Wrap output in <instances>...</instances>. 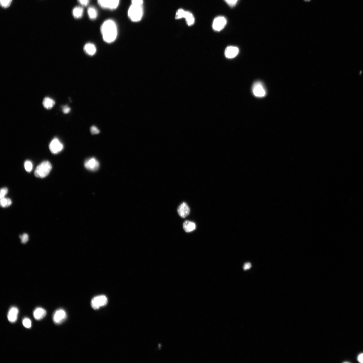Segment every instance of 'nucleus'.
I'll list each match as a JSON object with an SVG mask.
<instances>
[{"mask_svg": "<svg viewBox=\"0 0 363 363\" xmlns=\"http://www.w3.org/2000/svg\"><path fill=\"white\" fill-rule=\"evenodd\" d=\"M358 359L359 362L363 363V353H361L358 355Z\"/></svg>", "mask_w": 363, "mask_h": 363, "instance_id": "obj_34", "label": "nucleus"}, {"mask_svg": "<svg viewBox=\"0 0 363 363\" xmlns=\"http://www.w3.org/2000/svg\"><path fill=\"white\" fill-rule=\"evenodd\" d=\"M251 264L250 263H247L244 264L243 268L244 270H246L249 269L251 267Z\"/></svg>", "mask_w": 363, "mask_h": 363, "instance_id": "obj_33", "label": "nucleus"}, {"mask_svg": "<svg viewBox=\"0 0 363 363\" xmlns=\"http://www.w3.org/2000/svg\"><path fill=\"white\" fill-rule=\"evenodd\" d=\"M120 0H97L98 4L102 8L114 10L119 4Z\"/></svg>", "mask_w": 363, "mask_h": 363, "instance_id": "obj_4", "label": "nucleus"}, {"mask_svg": "<svg viewBox=\"0 0 363 363\" xmlns=\"http://www.w3.org/2000/svg\"><path fill=\"white\" fill-rule=\"evenodd\" d=\"M22 243L25 244L28 240V236L27 234H24L20 236Z\"/></svg>", "mask_w": 363, "mask_h": 363, "instance_id": "obj_30", "label": "nucleus"}, {"mask_svg": "<svg viewBox=\"0 0 363 363\" xmlns=\"http://www.w3.org/2000/svg\"><path fill=\"white\" fill-rule=\"evenodd\" d=\"M55 104V102L52 99L49 97H46L44 99L43 105L44 108L47 109H51Z\"/></svg>", "mask_w": 363, "mask_h": 363, "instance_id": "obj_18", "label": "nucleus"}, {"mask_svg": "<svg viewBox=\"0 0 363 363\" xmlns=\"http://www.w3.org/2000/svg\"><path fill=\"white\" fill-rule=\"evenodd\" d=\"M252 91L256 97H262L265 96L266 91L262 83L258 81L254 82L252 87Z\"/></svg>", "mask_w": 363, "mask_h": 363, "instance_id": "obj_6", "label": "nucleus"}, {"mask_svg": "<svg viewBox=\"0 0 363 363\" xmlns=\"http://www.w3.org/2000/svg\"><path fill=\"white\" fill-rule=\"evenodd\" d=\"M132 5L143 6V0H131Z\"/></svg>", "mask_w": 363, "mask_h": 363, "instance_id": "obj_28", "label": "nucleus"}, {"mask_svg": "<svg viewBox=\"0 0 363 363\" xmlns=\"http://www.w3.org/2000/svg\"><path fill=\"white\" fill-rule=\"evenodd\" d=\"M85 51L88 55L93 56L96 52V48L94 44L92 43H88L85 44L84 47Z\"/></svg>", "mask_w": 363, "mask_h": 363, "instance_id": "obj_15", "label": "nucleus"}, {"mask_svg": "<svg viewBox=\"0 0 363 363\" xmlns=\"http://www.w3.org/2000/svg\"><path fill=\"white\" fill-rule=\"evenodd\" d=\"M12 204V201L10 199L6 198L5 197L1 199L0 204L2 208L8 207L10 206Z\"/></svg>", "mask_w": 363, "mask_h": 363, "instance_id": "obj_21", "label": "nucleus"}, {"mask_svg": "<svg viewBox=\"0 0 363 363\" xmlns=\"http://www.w3.org/2000/svg\"><path fill=\"white\" fill-rule=\"evenodd\" d=\"M85 167L87 170L95 171L98 170L100 166L99 162L96 159L92 157L88 159L84 164Z\"/></svg>", "mask_w": 363, "mask_h": 363, "instance_id": "obj_9", "label": "nucleus"}, {"mask_svg": "<svg viewBox=\"0 0 363 363\" xmlns=\"http://www.w3.org/2000/svg\"><path fill=\"white\" fill-rule=\"evenodd\" d=\"M78 1L81 5L86 7L88 5L90 0H78Z\"/></svg>", "mask_w": 363, "mask_h": 363, "instance_id": "obj_31", "label": "nucleus"}, {"mask_svg": "<svg viewBox=\"0 0 363 363\" xmlns=\"http://www.w3.org/2000/svg\"><path fill=\"white\" fill-rule=\"evenodd\" d=\"M24 326L26 328H30L31 326V322L29 318H25L23 320Z\"/></svg>", "mask_w": 363, "mask_h": 363, "instance_id": "obj_25", "label": "nucleus"}, {"mask_svg": "<svg viewBox=\"0 0 363 363\" xmlns=\"http://www.w3.org/2000/svg\"><path fill=\"white\" fill-rule=\"evenodd\" d=\"M128 16L133 22H138L141 20L143 14V6L131 5L128 11Z\"/></svg>", "mask_w": 363, "mask_h": 363, "instance_id": "obj_3", "label": "nucleus"}, {"mask_svg": "<svg viewBox=\"0 0 363 363\" xmlns=\"http://www.w3.org/2000/svg\"><path fill=\"white\" fill-rule=\"evenodd\" d=\"M83 9L81 7H76L73 9V15L76 19H79L81 18L83 15Z\"/></svg>", "mask_w": 363, "mask_h": 363, "instance_id": "obj_19", "label": "nucleus"}, {"mask_svg": "<svg viewBox=\"0 0 363 363\" xmlns=\"http://www.w3.org/2000/svg\"><path fill=\"white\" fill-rule=\"evenodd\" d=\"M227 4L231 7H233L236 4L238 0H224Z\"/></svg>", "mask_w": 363, "mask_h": 363, "instance_id": "obj_27", "label": "nucleus"}, {"mask_svg": "<svg viewBox=\"0 0 363 363\" xmlns=\"http://www.w3.org/2000/svg\"><path fill=\"white\" fill-rule=\"evenodd\" d=\"M87 12L89 17L91 19H95L97 17V11L96 9L94 7H89L88 9Z\"/></svg>", "mask_w": 363, "mask_h": 363, "instance_id": "obj_20", "label": "nucleus"}, {"mask_svg": "<svg viewBox=\"0 0 363 363\" xmlns=\"http://www.w3.org/2000/svg\"><path fill=\"white\" fill-rule=\"evenodd\" d=\"M62 110L64 113L67 114L69 113L70 112V111H71V108L68 106L66 105L63 107Z\"/></svg>", "mask_w": 363, "mask_h": 363, "instance_id": "obj_32", "label": "nucleus"}, {"mask_svg": "<svg viewBox=\"0 0 363 363\" xmlns=\"http://www.w3.org/2000/svg\"><path fill=\"white\" fill-rule=\"evenodd\" d=\"M108 302L107 298L104 295L96 296L92 299L91 306L95 309H98L106 305Z\"/></svg>", "mask_w": 363, "mask_h": 363, "instance_id": "obj_5", "label": "nucleus"}, {"mask_svg": "<svg viewBox=\"0 0 363 363\" xmlns=\"http://www.w3.org/2000/svg\"><path fill=\"white\" fill-rule=\"evenodd\" d=\"M101 32L104 40L107 43H112L117 36V28L116 22L112 19L105 21L101 27Z\"/></svg>", "mask_w": 363, "mask_h": 363, "instance_id": "obj_1", "label": "nucleus"}, {"mask_svg": "<svg viewBox=\"0 0 363 363\" xmlns=\"http://www.w3.org/2000/svg\"><path fill=\"white\" fill-rule=\"evenodd\" d=\"M183 227L185 232H190L195 230L196 228V225L193 222L186 221L184 223Z\"/></svg>", "mask_w": 363, "mask_h": 363, "instance_id": "obj_17", "label": "nucleus"}, {"mask_svg": "<svg viewBox=\"0 0 363 363\" xmlns=\"http://www.w3.org/2000/svg\"><path fill=\"white\" fill-rule=\"evenodd\" d=\"M91 132L92 134H97L100 133V130L96 126H93L91 127Z\"/></svg>", "mask_w": 363, "mask_h": 363, "instance_id": "obj_29", "label": "nucleus"}, {"mask_svg": "<svg viewBox=\"0 0 363 363\" xmlns=\"http://www.w3.org/2000/svg\"><path fill=\"white\" fill-rule=\"evenodd\" d=\"M12 0H0L2 7L3 8H8L11 4Z\"/></svg>", "mask_w": 363, "mask_h": 363, "instance_id": "obj_23", "label": "nucleus"}, {"mask_svg": "<svg viewBox=\"0 0 363 363\" xmlns=\"http://www.w3.org/2000/svg\"><path fill=\"white\" fill-rule=\"evenodd\" d=\"M19 310L16 307H12L9 310L8 315V318L9 322L14 323L17 320Z\"/></svg>", "mask_w": 363, "mask_h": 363, "instance_id": "obj_13", "label": "nucleus"}, {"mask_svg": "<svg viewBox=\"0 0 363 363\" xmlns=\"http://www.w3.org/2000/svg\"><path fill=\"white\" fill-rule=\"evenodd\" d=\"M304 1L305 2H308L310 1V0H304Z\"/></svg>", "mask_w": 363, "mask_h": 363, "instance_id": "obj_35", "label": "nucleus"}, {"mask_svg": "<svg viewBox=\"0 0 363 363\" xmlns=\"http://www.w3.org/2000/svg\"><path fill=\"white\" fill-rule=\"evenodd\" d=\"M178 212L181 217L185 218L189 214L190 209L186 203L183 202L178 208Z\"/></svg>", "mask_w": 363, "mask_h": 363, "instance_id": "obj_12", "label": "nucleus"}, {"mask_svg": "<svg viewBox=\"0 0 363 363\" xmlns=\"http://www.w3.org/2000/svg\"><path fill=\"white\" fill-rule=\"evenodd\" d=\"M24 167L25 170L28 172H30L33 168V164L30 161H26L24 163Z\"/></svg>", "mask_w": 363, "mask_h": 363, "instance_id": "obj_22", "label": "nucleus"}, {"mask_svg": "<svg viewBox=\"0 0 363 363\" xmlns=\"http://www.w3.org/2000/svg\"><path fill=\"white\" fill-rule=\"evenodd\" d=\"M185 11L182 9H178L176 12V15H175V19H179L183 18Z\"/></svg>", "mask_w": 363, "mask_h": 363, "instance_id": "obj_24", "label": "nucleus"}, {"mask_svg": "<svg viewBox=\"0 0 363 363\" xmlns=\"http://www.w3.org/2000/svg\"><path fill=\"white\" fill-rule=\"evenodd\" d=\"M239 52L238 48L234 46H228L225 51V55L226 58L232 59L236 57Z\"/></svg>", "mask_w": 363, "mask_h": 363, "instance_id": "obj_11", "label": "nucleus"}, {"mask_svg": "<svg viewBox=\"0 0 363 363\" xmlns=\"http://www.w3.org/2000/svg\"><path fill=\"white\" fill-rule=\"evenodd\" d=\"M227 20L224 17H216L213 21L212 27L215 31H220L222 30L227 24Z\"/></svg>", "mask_w": 363, "mask_h": 363, "instance_id": "obj_8", "label": "nucleus"}, {"mask_svg": "<svg viewBox=\"0 0 363 363\" xmlns=\"http://www.w3.org/2000/svg\"><path fill=\"white\" fill-rule=\"evenodd\" d=\"M8 192V190L7 188L5 187L2 188L1 190V192H0V198L1 199L4 198L7 195Z\"/></svg>", "mask_w": 363, "mask_h": 363, "instance_id": "obj_26", "label": "nucleus"}, {"mask_svg": "<svg viewBox=\"0 0 363 363\" xmlns=\"http://www.w3.org/2000/svg\"><path fill=\"white\" fill-rule=\"evenodd\" d=\"M183 18H185L187 24L189 26H192L195 22V18L193 14L189 11H185Z\"/></svg>", "mask_w": 363, "mask_h": 363, "instance_id": "obj_16", "label": "nucleus"}, {"mask_svg": "<svg viewBox=\"0 0 363 363\" xmlns=\"http://www.w3.org/2000/svg\"><path fill=\"white\" fill-rule=\"evenodd\" d=\"M67 317V314L64 310L59 309L56 310L54 313L53 319L54 323L56 324H60L64 321Z\"/></svg>", "mask_w": 363, "mask_h": 363, "instance_id": "obj_10", "label": "nucleus"}, {"mask_svg": "<svg viewBox=\"0 0 363 363\" xmlns=\"http://www.w3.org/2000/svg\"><path fill=\"white\" fill-rule=\"evenodd\" d=\"M52 169V165L50 162L45 161L38 165L34 171L35 176L37 178H44L47 177Z\"/></svg>", "mask_w": 363, "mask_h": 363, "instance_id": "obj_2", "label": "nucleus"}, {"mask_svg": "<svg viewBox=\"0 0 363 363\" xmlns=\"http://www.w3.org/2000/svg\"><path fill=\"white\" fill-rule=\"evenodd\" d=\"M47 312L42 308H37L33 312V316L35 319L40 320L42 319L46 316Z\"/></svg>", "mask_w": 363, "mask_h": 363, "instance_id": "obj_14", "label": "nucleus"}, {"mask_svg": "<svg viewBox=\"0 0 363 363\" xmlns=\"http://www.w3.org/2000/svg\"><path fill=\"white\" fill-rule=\"evenodd\" d=\"M49 147L53 154H57L61 152L64 148V146L57 138H54L50 142Z\"/></svg>", "mask_w": 363, "mask_h": 363, "instance_id": "obj_7", "label": "nucleus"}]
</instances>
